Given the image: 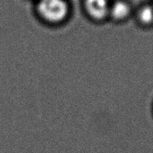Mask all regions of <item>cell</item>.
<instances>
[{"label":"cell","mask_w":153,"mask_h":153,"mask_svg":"<svg viewBox=\"0 0 153 153\" xmlns=\"http://www.w3.org/2000/svg\"><path fill=\"white\" fill-rule=\"evenodd\" d=\"M109 12L114 19L122 20L128 16L129 13V7L124 2L118 1L110 8Z\"/></svg>","instance_id":"3"},{"label":"cell","mask_w":153,"mask_h":153,"mask_svg":"<svg viewBox=\"0 0 153 153\" xmlns=\"http://www.w3.org/2000/svg\"><path fill=\"white\" fill-rule=\"evenodd\" d=\"M38 11L42 17L52 22H58L66 17L68 6L64 0H40Z\"/></svg>","instance_id":"1"},{"label":"cell","mask_w":153,"mask_h":153,"mask_svg":"<svg viewBox=\"0 0 153 153\" xmlns=\"http://www.w3.org/2000/svg\"><path fill=\"white\" fill-rule=\"evenodd\" d=\"M140 20L144 23H149L153 20V8L149 6L143 7L139 13Z\"/></svg>","instance_id":"4"},{"label":"cell","mask_w":153,"mask_h":153,"mask_svg":"<svg viewBox=\"0 0 153 153\" xmlns=\"http://www.w3.org/2000/svg\"><path fill=\"white\" fill-rule=\"evenodd\" d=\"M85 7L88 14L97 20L103 19L110 10L107 0H86Z\"/></svg>","instance_id":"2"}]
</instances>
